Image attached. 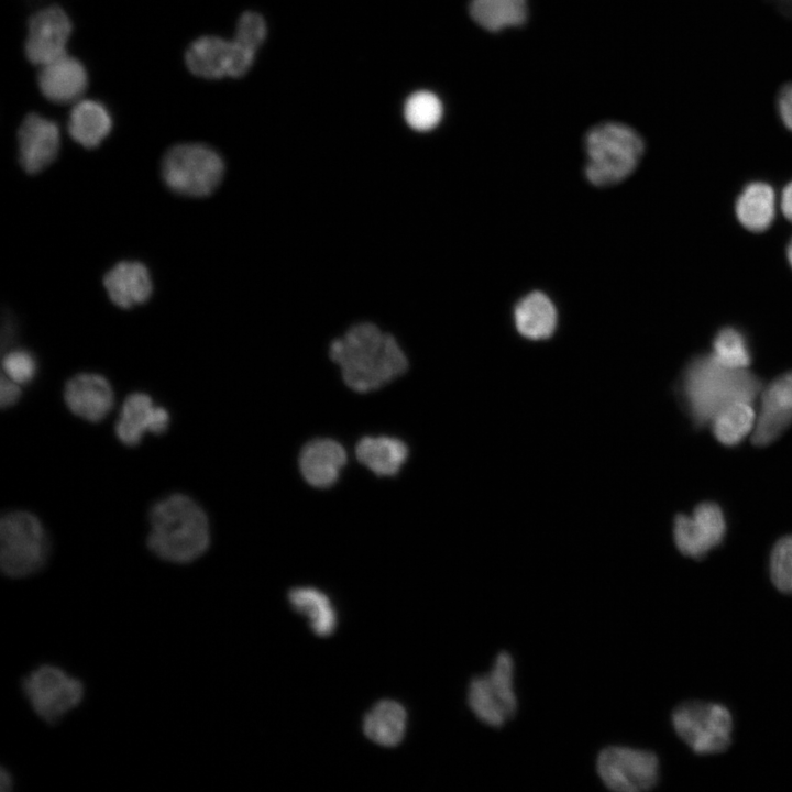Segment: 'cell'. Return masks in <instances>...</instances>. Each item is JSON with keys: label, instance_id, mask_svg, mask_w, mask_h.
<instances>
[{"label": "cell", "instance_id": "cell-1", "mask_svg": "<svg viewBox=\"0 0 792 792\" xmlns=\"http://www.w3.org/2000/svg\"><path fill=\"white\" fill-rule=\"evenodd\" d=\"M762 381L747 369H730L712 354L697 355L683 370L678 396L696 428H702L725 407L736 402L752 403Z\"/></svg>", "mask_w": 792, "mask_h": 792}, {"label": "cell", "instance_id": "cell-2", "mask_svg": "<svg viewBox=\"0 0 792 792\" xmlns=\"http://www.w3.org/2000/svg\"><path fill=\"white\" fill-rule=\"evenodd\" d=\"M329 355L340 366L346 386L358 393L378 389L408 369L396 339L370 322L355 324L332 341Z\"/></svg>", "mask_w": 792, "mask_h": 792}, {"label": "cell", "instance_id": "cell-3", "mask_svg": "<svg viewBox=\"0 0 792 792\" xmlns=\"http://www.w3.org/2000/svg\"><path fill=\"white\" fill-rule=\"evenodd\" d=\"M210 543L209 519L189 496L172 494L151 508L146 546L160 560L182 565L194 563Z\"/></svg>", "mask_w": 792, "mask_h": 792}, {"label": "cell", "instance_id": "cell-4", "mask_svg": "<svg viewBox=\"0 0 792 792\" xmlns=\"http://www.w3.org/2000/svg\"><path fill=\"white\" fill-rule=\"evenodd\" d=\"M586 179L595 186L623 182L637 167L644 150L641 136L630 127L604 122L593 127L585 136Z\"/></svg>", "mask_w": 792, "mask_h": 792}, {"label": "cell", "instance_id": "cell-5", "mask_svg": "<svg viewBox=\"0 0 792 792\" xmlns=\"http://www.w3.org/2000/svg\"><path fill=\"white\" fill-rule=\"evenodd\" d=\"M50 539L41 520L33 514L15 510L0 521V568L13 580L30 578L47 563Z\"/></svg>", "mask_w": 792, "mask_h": 792}, {"label": "cell", "instance_id": "cell-6", "mask_svg": "<svg viewBox=\"0 0 792 792\" xmlns=\"http://www.w3.org/2000/svg\"><path fill=\"white\" fill-rule=\"evenodd\" d=\"M20 689L30 710L48 725L62 722L86 696L82 680L54 663L31 669L22 678Z\"/></svg>", "mask_w": 792, "mask_h": 792}, {"label": "cell", "instance_id": "cell-7", "mask_svg": "<svg viewBox=\"0 0 792 792\" xmlns=\"http://www.w3.org/2000/svg\"><path fill=\"white\" fill-rule=\"evenodd\" d=\"M224 163L217 151L201 143H182L170 147L163 157L162 176L175 193L202 197L220 184Z\"/></svg>", "mask_w": 792, "mask_h": 792}, {"label": "cell", "instance_id": "cell-8", "mask_svg": "<svg viewBox=\"0 0 792 792\" xmlns=\"http://www.w3.org/2000/svg\"><path fill=\"white\" fill-rule=\"evenodd\" d=\"M514 669L513 657L502 651L496 656L487 673L471 680L468 704L477 719L485 725L501 727L516 714Z\"/></svg>", "mask_w": 792, "mask_h": 792}, {"label": "cell", "instance_id": "cell-9", "mask_svg": "<svg viewBox=\"0 0 792 792\" xmlns=\"http://www.w3.org/2000/svg\"><path fill=\"white\" fill-rule=\"evenodd\" d=\"M672 724L679 737L700 755L723 752L732 741V716L719 704L684 703L674 710Z\"/></svg>", "mask_w": 792, "mask_h": 792}, {"label": "cell", "instance_id": "cell-10", "mask_svg": "<svg viewBox=\"0 0 792 792\" xmlns=\"http://www.w3.org/2000/svg\"><path fill=\"white\" fill-rule=\"evenodd\" d=\"M603 783L617 792L652 789L659 779V760L653 752L624 746L604 748L597 757Z\"/></svg>", "mask_w": 792, "mask_h": 792}, {"label": "cell", "instance_id": "cell-11", "mask_svg": "<svg viewBox=\"0 0 792 792\" xmlns=\"http://www.w3.org/2000/svg\"><path fill=\"white\" fill-rule=\"evenodd\" d=\"M255 53L234 40L206 35L190 44L185 58L187 67L195 75L220 79L245 75L254 63Z\"/></svg>", "mask_w": 792, "mask_h": 792}, {"label": "cell", "instance_id": "cell-12", "mask_svg": "<svg viewBox=\"0 0 792 792\" xmlns=\"http://www.w3.org/2000/svg\"><path fill=\"white\" fill-rule=\"evenodd\" d=\"M726 535V519L715 502H702L692 516L678 514L673 520V540L685 557L701 560L718 547Z\"/></svg>", "mask_w": 792, "mask_h": 792}, {"label": "cell", "instance_id": "cell-13", "mask_svg": "<svg viewBox=\"0 0 792 792\" xmlns=\"http://www.w3.org/2000/svg\"><path fill=\"white\" fill-rule=\"evenodd\" d=\"M72 23L66 12L51 6L34 13L29 20L25 54L35 65H45L66 54Z\"/></svg>", "mask_w": 792, "mask_h": 792}, {"label": "cell", "instance_id": "cell-14", "mask_svg": "<svg viewBox=\"0 0 792 792\" xmlns=\"http://www.w3.org/2000/svg\"><path fill=\"white\" fill-rule=\"evenodd\" d=\"M792 425V371L772 380L761 393V407L751 442L766 447L778 440Z\"/></svg>", "mask_w": 792, "mask_h": 792}, {"label": "cell", "instance_id": "cell-15", "mask_svg": "<svg viewBox=\"0 0 792 792\" xmlns=\"http://www.w3.org/2000/svg\"><path fill=\"white\" fill-rule=\"evenodd\" d=\"M19 160L31 174L48 166L57 156L61 146L58 125L37 113L28 114L19 132Z\"/></svg>", "mask_w": 792, "mask_h": 792}, {"label": "cell", "instance_id": "cell-16", "mask_svg": "<svg viewBox=\"0 0 792 792\" xmlns=\"http://www.w3.org/2000/svg\"><path fill=\"white\" fill-rule=\"evenodd\" d=\"M168 425L169 413L166 408L155 406L147 394L132 393L122 405L116 435L123 444L135 447L145 432L158 436L167 430Z\"/></svg>", "mask_w": 792, "mask_h": 792}, {"label": "cell", "instance_id": "cell-17", "mask_svg": "<svg viewBox=\"0 0 792 792\" xmlns=\"http://www.w3.org/2000/svg\"><path fill=\"white\" fill-rule=\"evenodd\" d=\"M64 400L74 415L90 422H99L112 409L114 394L106 377L96 373H80L65 384Z\"/></svg>", "mask_w": 792, "mask_h": 792}, {"label": "cell", "instance_id": "cell-18", "mask_svg": "<svg viewBox=\"0 0 792 792\" xmlns=\"http://www.w3.org/2000/svg\"><path fill=\"white\" fill-rule=\"evenodd\" d=\"M345 463V449L332 439L311 440L304 446L299 455L301 475L317 488L332 486Z\"/></svg>", "mask_w": 792, "mask_h": 792}, {"label": "cell", "instance_id": "cell-19", "mask_svg": "<svg viewBox=\"0 0 792 792\" xmlns=\"http://www.w3.org/2000/svg\"><path fill=\"white\" fill-rule=\"evenodd\" d=\"M87 72L81 62L64 54L42 66L38 86L51 101L65 103L76 100L86 89Z\"/></svg>", "mask_w": 792, "mask_h": 792}, {"label": "cell", "instance_id": "cell-20", "mask_svg": "<svg viewBox=\"0 0 792 792\" xmlns=\"http://www.w3.org/2000/svg\"><path fill=\"white\" fill-rule=\"evenodd\" d=\"M110 299L121 308H131L148 299L152 280L145 265L123 261L114 265L103 278Z\"/></svg>", "mask_w": 792, "mask_h": 792}, {"label": "cell", "instance_id": "cell-21", "mask_svg": "<svg viewBox=\"0 0 792 792\" xmlns=\"http://www.w3.org/2000/svg\"><path fill=\"white\" fill-rule=\"evenodd\" d=\"M558 315L551 299L541 292L522 297L514 309V322L518 333L531 341L550 338L557 328Z\"/></svg>", "mask_w": 792, "mask_h": 792}, {"label": "cell", "instance_id": "cell-22", "mask_svg": "<svg viewBox=\"0 0 792 792\" xmlns=\"http://www.w3.org/2000/svg\"><path fill=\"white\" fill-rule=\"evenodd\" d=\"M355 455L377 476H394L408 458V447L393 437H364L355 447Z\"/></svg>", "mask_w": 792, "mask_h": 792}, {"label": "cell", "instance_id": "cell-23", "mask_svg": "<svg viewBox=\"0 0 792 792\" xmlns=\"http://www.w3.org/2000/svg\"><path fill=\"white\" fill-rule=\"evenodd\" d=\"M112 128V119L107 108L95 100H82L70 111L68 132L82 146H98Z\"/></svg>", "mask_w": 792, "mask_h": 792}, {"label": "cell", "instance_id": "cell-24", "mask_svg": "<svg viewBox=\"0 0 792 792\" xmlns=\"http://www.w3.org/2000/svg\"><path fill=\"white\" fill-rule=\"evenodd\" d=\"M407 715L405 708L395 701L377 703L364 717L363 730L366 737L377 745L394 747L405 735Z\"/></svg>", "mask_w": 792, "mask_h": 792}, {"label": "cell", "instance_id": "cell-25", "mask_svg": "<svg viewBox=\"0 0 792 792\" xmlns=\"http://www.w3.org/2000/svg\"><path fill=\"white\" fill-rule=\"evenodd\" d=\"M774 213V193L765 183L749 184L736 201V215L739 222L746 229L755 232L767 230L773 221Z\"/></svg>", "mask_w": 792, "mask_h": 792}, {"label": "cell", "instance_id": "cell-26", "mask_svg": "<svg viewBox=\"0 0 792 792\" xmlns=\"http://www.w3.org/2000/svg\"><path fill=\"white\" fill-rule=\"evenodd\" d=\"M288 601L295 610L308 618L316 635L328 636L334 631L337 614L324 593L312 587H297L290 590Z\"/></svg>", "mask_w": 792, "mask_h": 792}, {"label": "cell", "instance_id": "cell-27", "mask_svg": "<svg viewBox=\"0 0 792 792\" xmlns=\"http://www.w3.org/2000/svg\"><path fill=\"white\" fill-rule=\"evenodd\" d=\"M470 14L483 29L496 32L521 25L527 18L526 0H471Z\"/></svg>", "mask_w": 792, "mask_h": 792}, {"label": "cell", "instance_id": "cell-28", "mask_svg": "<svg viewBox=\"0 0 792 792\" xmlns=\"http://www.w3.org/2000/svg\"><path fill=\"white\" fill-rule=\"evenodd\" d=\"M756 414L748 402H736L722 409L711 421L715 439L726 447L740 443L755 426Z\"/></svg>", "mask_w": 792, "mask_h": 792}, {"label": "cell", "instance_id": "cell-29", "mask_svg": "<svg viewBox=\"0 0 792 792\" xmlns=\"http://www.w3.org/2000/svg\"><path fill=\"white\" fill-rule=\"evenodd\" d=\"M442 103L437 95L428 90L411 94L404 107L407 124L419 132L436 128L442 118Z\"/></svg>", "mask_w": 792, "mask_h": 792}, {"label": "cell", "instance_id": "cell-30", "mask_svg": "<svg viewBox=\"0 0 792 792\" xmlns=\"http://www.w3.org/2000/svg\"><path fill=\"white\" fill-rule=\"evenodd\" d=\"M712 355L730 369H747L751 354L745 336L735 328L721 329L713 340Z\"/></svg>", "mask_w": 792, "mask_h": 792}, {"label": "cell", "instance_id": "cell-31", "mask_svg": "<svg viewBox=\"0 0 792 792\" xmlns=\"http://www.w3.org/2000/svg\"><path fill=\"white\" fill-rule=\"evenodd\" d=\"M770 575L778 590L792 594V535L782 537L773 546Z\"/></svg>", "mask_w": 792, "mask_h": 792}, {"label": "cell", "instance_id": "cell-32", "mask_svg": "<svg viewBox=\"0 0 792 792\" xmlns=\"http://www.w3.org/2000/svg\"><path fill=\"white\" fill-rule=\"evenodd\" d=\"M266 34L267 26L264 18L257 12L246 11L238 21L233 40L256 52L264 43Z\"/></svg>", "mask_w": 792, "mask_h": 792}, {"label": "cell", "instance_id": "cell-33", "mask_svg": "<svg viewBox=\"0 0 792 792\" xmlns=\"http://www.w3.org/2000/svg\"><path fill=\"white\" fill-rule=\"evenodd\" d=\"M3 372L7 377L18 384L31 382L37 370L34 355L24 349L9 351L2 360Z\"/></svg>", "mask_w": 792, "mask_h": 792}, {"label": "cell", "instance_id": "cell-34", "mask_svg": "<svg viewBox=\"0 0 792 792\" xmlns=\"http://www.w3.org/2000/svg\"><path fill=\"white\" fill-rule=\"evenodd\" d=\"M777 110L783 124L792 131V81L784 84L778 91Z\"/></svg>", "mask_w": 792, "mask_h": 792}, {"label": "cell", "instance_id": "cell-35", "mask_svg": "<svg viewBox=\"0 0 792 792\" xmlns=\"http://www.w3.org/2000/svg\"><path fill=\"white\" fill-rule=\"evenodd\" d=\"M21 396V389L18 383L10 380L6 375L1 377L0 384V405L2 408L13 406Z\"/></svg>", "mask_w": 792, "mask_h": 792}, {"label": "cell", "instance_id": "cell-36", "mask_svg": "<svg viewBox=\"0 0 792 792\" xmlns=\"http://www.w3.org/2000/svg\"><path fill=\"white\" fill-rule=\"evenodd\" d=\"M781 209L784 216L792 221V183H790L782 191Z\"/></svg>", "mask_w": 792, "mask_h": 792}, {"label": "cell", "instance_id": "cell-37", "mask_svg": "<svg viewBox=\"0 0 792 792\" xmlns=\"http://www.w3.org/2000/svg\"><path fill=\"white\" fill-rule=\"evenodd\" d=\"M14 785V778L12 772L6 768L2 767L0 771V788L2 792L11 791Z\"/></svg>", "mask_w": 792, "mask_h": 792}, {"label": "cell", "instance_id": "cell-38", "mask_svg": "<svg viewBox=\"0 0 792 792\" xmlns=\"http://www.w3.org/2000/svg\"><path fill=\"white\" fill-rule=\"evenodd\" d=\"M781 14L792 20V0H768Z\"/></svg>", "mask_w": 792, "mask_h": 792}, {"label": "cell", "instance_id": "cell-39", "mask_svg": "<svg viewBox=\"0 0 792 792\" xmlns=\"http://www.w3.org/2000/svg\"><path fill=\"white\" fill-rule=\"evenodd\" d=\"M788 258H789V262H790V264H791V266H792V240H791V242H790V244H789V246H788Z\"/></svg>", "mask_w": 792, "mask_h": 792}]
</instances>
